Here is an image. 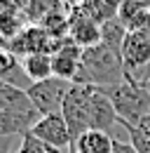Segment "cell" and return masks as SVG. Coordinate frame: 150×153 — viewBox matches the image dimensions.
<instances>
[{"instance_id": "16", "label": "cell", "mask_w": 150, "mask_h": 153, "mask_svg": "<svg viewBox=\"0 0 150 153\" xmlns=\"http://www.w3.org/2000/svg\"><path fill=\"white\" fill-rule=\"evenodd\" d=\"M127 33H129V28L117 19V14H115L112 19H108L106 24H101V42H106L120 57H122V45H124Z\"/></svg>"}, {"instance_id": "4", "label": "cell", "mask_w": 150, "mask_h": 153, "mask_svg": "<svg viewBox=\"0 0 150 153\" xmlns=\"http://www.w3.org/2000/svg\"><path fill=\"white\" fill-rule=\"evenodd\" d=\"M71 87H73V82L52 76V78H47V80L33 82L26 92L31 97L33 106L40 111V115H52V113H61L66 94L71 92Z\"/></svg>"}, {"instance_id": "9", "label": "cell", "mask_w": 150, "mask_h": 153, "mask_svg": "<svg viewBox=\"0 0 150 153\" xmlns=\"http://www.w3.org/2000/svg\"><path fill=\"white\" fill-rule=\"evenodd\" d=\"M80 61H82V47H77L71 38L61 40L52 52V66H54V76L63 78L68 82H75L77 71H80Z\"/></svg>"}, {"instance_id": "26", "label": "cell", "mask_w": 150, "mask_h": 153, "mask_svg": "<svg viewBox=\"0 0 150 153\" xmlns=\"http://www.w3.org/2000/svg\"><path fill=\"white\" fill-rule=\"evenodd\" d=\"M10 2H12V5H17L19 10H26V7H28V0H10Z\"/></svg>"}, {"instance_id": "5", "label": "cell", "mask_w": 150, "mask_h": 153, "mask_svg": "<svg viewBox=\"0 0 150 153\" xmlns=\"http://www.w3.org/2000/svg\"><path fill=\"white\" fill-rule=\"evenodd\" d=\"M122 64L127 78L141 80L150 64V31H129L122 45Z\"/></svg>"}, {"instance_id": "31", "label": "cell", "mask_w": 150, "mask_h": 153, "mask_svg": "<svg viewBox=\"0 0 150 153\" xmlns=\"http://www.w3.org/2000/svg\"><path fill=\"white\" fill-rule=\"evenodd\" d=\"M143 85H146V90H148V94H150V78H146V80H143Z\"/></svg>"}, {"instance_id": "21", "label": "cell", "mask_w": 150, "mask_h": 153, "mask_svg": "<svg viewBox=\"0 0 150 153\" xmlns=\"http://www.w3.org/2000/svg\"><path fill=\"white\" fill-rule=\"evenodd\" d=\"M143 10H146V7H143L138 0H124V2L117 7V19H120L124 26H127V28H129V24L136 19Z\"/></svg>"}, {"instance_id": "7", "label": "cell", "mask_w": 150, "mask_h": 153, "mask_svg": "<svg viewBox=\"0 0 150 153\" xmlns=\"http://www.w3.org/2000/svg\"><path fill=\"white\" fill-rule=\"evenodd\" d=\"M0 111H7L12 115L24 118L26 123H31V127L42 118L40 111L33 106L28 92L21 90V87H14V85H7V82L0 85Z\"/></svg>"}, {"instance_id": "23", "label": "cell", "mask_w": 150, "mask_h": 153, "mask_svg": "<svg viewBox=\"0 0 150 153\" xmlns=\"http://www.w3.org/2000/svg\"><path fill=\"white\" fill-rule=\"evenodd\" d=\"M112 153H138V151L131 146V141H120V139H115V144H112Z\"/></svg>"}, {"instance_id": "11", "label": "cell", "mask_w": 150, "mask_h": 153, "mask_svg": "<svg viewBox=\"0 0 150 153\" xmlns=\"http://www.w3.org/2000/svg\"><path fill=\"white\" fill-rule=\"evenodd\" d=\"M115 125H120V115L115 111V106L101 90H96L94 104H92V125H89V130H99V132L110 134V130Z\"/></svg>"}, {"instance_id": "30", "label": "cell", "mask_w": 150, "mask_h": 153, "mask_svg": "<svg viewBox=\"0 0 150 153\" xmlns=\"http://www.w3.org/2000/svg\"><path fill=\"white\" fill-rule=\"evenodd\" d=\"M138 2H141V5L146 7V10H150V0H138Z\"/></svg>"}, {"instance_id": "20", "label": "cell", "mask_w": 150, "mask_h": 153, "mask_svg": "<svg viewBox=\"0 0 150 153\" xmlns=\"http://www.w3.org/2000/svg\"><path fill=\"white\" fill-rule=\"evenodd\" d=\"M120 125L127 130V137H129L131 146L136 149L138 153H150V139L146 137V134L141 132L136 125H131V123H124V120H120Z\"/></svg>"}, {"instance_id": "22", "label": "cell", "mask_w": 150, "mask_h": 153, "mask_svg": "<svg viewBox=\"0 0 150 153\" xmlns=\"http://www.w3.org/2000/svg\"><path fill=\"white\" fill-rule=\"evenodd\" d=\"M129 31H150V10H143L136 19L131 21Z\"/></svg>"}, {"instance_id": "17", "label": "cell", "mask_w": 150, "mask_h": 153, "mask_svg": "<svg viewBox=\"0 0 150 153\" xmlns=\"http://www.w3.org/2000/svg\"><path fill=\"white\" fill-rule=\"evenodd\" d=\"M31 123H26L24 118L12 115L7 111H0V139H10V137H24L26 132H31Z\"/></svg>"}, {"instance_id": "25", "label": "cell", "mask_w": 150, "mask_h": 153, "mask_svg": "<svg viewBox=\"0 0 150 153\" xmlns=\"http://www.w3.org/2000/svg\"><path fill=\"white\" fill-rule=\"evenodd\" d=\"M61 2H63V5H66V7L71 10V7H80V5L85 2V0H61Z\"/></svg>"}, {"instance_id": "32", "label": "cell", "mask_w": 150, "mask_h": 153, "mask_svg": "<svg viewBox=\"0 0 150 153\" xmlns=\"http://www.w3.org/2000/svg\"><path fill=\"white\" fill-rule=\"evenodd\" d=\"M0 85H2V80H0Z\"/></svg>"}, {"instance_id": "18", "label": "cell", "mask_w": 150, "mask_h": 153, "mask_svg": "<svg viewBox=\"0 0 150 153\" xmlns=\"http://www.w3.org/2000/svg\"><path fill=\"white\" fill-rule=\"evenodd\" d=\"M80 10H82L89 19H94L99 26H101V24H106L108 19H112V17L117 14L110 5L106 2V0H85V2L80 5Z\"/></svg>"}, {"instance_id": "12", "label": "cell", "mask_w": 150, "mask_h": 153, "mask_svg": "<svg viewBox=\"0 0 150 153\" xmlns=\"http://www.w3.org/2000/svg\"><path fill=\"white\" fill-rule=\"evenodd\" d=\"M26 26H28V19H26L24 10H19L10 0H0V38H5L10 42V40L17 38Z\"/></svg>"}, {"instance_id": "3", "label": "cell", "mask_w": 150, "mask_h": 153, "mask_svg": "<svg viewBox=\"0 0 150 153\" xmlns=\"http://www.w3.org/2000/svg\"><path fill=\"white\" fill-rule=\"evenodd\" d=\"M94 94H96V87H92V85H80V82H73L71 92L66 94L61 115H63V120H66V125L71 130V139L73 141L77 137H82V134L89 130V125H92Z\"/></svg>"}, {"instance_id": "19", "label": "cell", "mask_w": 150, "mask_h": 153, "mask_svg": "<svg viewBox=\"0 0 150 153\" xmlns=\"http://www.w3.org/2000/svg\"><path fill=\"white\" fill-rule=\"evenodd\" d=\"M14 153H66V151H61V149H56V146H52V144L38 139L33 132H26L24 137H21L19 149Z\"/></svg>"}, {"instance_id": "1", "label": "cell", "mask_w": 150, "mask_h": 153, "mask_svg": "<svg viewBox=\"0 0 150 153\" xmlns=\"http://www.w3.org/2000/svg\"><path fill=\"white\" fill-rule=\"evenodd\" d=\"M122 80H127L122 57L115 50H110L106 42L82 50V61H80V71H77L75 82L92 85V87H110Z\"/></svg>"}, {"instance_id": "13", "label": "cell", "mask_w": 150, "mask_h": 153, "mask_svg": "<svg viewBox=\"0 0 150 153\" xmlns=\"http://www.w3.org/2000/svg\"><path fill=\"white\" fill-rule=\"evenodd\" d=\"M112 139L108 132H99V130H87L82 137H77L71 146L68 153H112Z\"/></svg>"}, {"instance_id": "14", "label": "cell", "mask_w": 150, "mask_h": 153, "mask_svg": "<svg viewBox=\"0 0 150 153\" xmlns=\"http://www.w3.org/2000/svg\"><path fill=\"white\" fill-rule=\"evenodd\" d=\"M21 66L26 71V76L31 82H40L54 76V66H52V54L49 52H38V54H28L21 59Z\"/></svg>"}, {"instance_id": "15", "label": "cell", "mask_w": 150, "mask_h": 153, "mask_svg": "<svg viewBox=\"0 0 150 153\" xmlns=\"http://www.w3.org/2000/svg\"><path fill=\"white\" fill-rule=\"evenodd\" d=\"M68 10L61 0H28V7L24 10L28 24H42L47 17H52L56 12Z\"/></svg>"}, {"instance_id": "10", "label": "cell", "mask_w": 150, "mask_h": 153, "mask_svg": "<svg viewBox=\"0 0 150 153\" xmlns=\"http://www.w3.org/2000/svg\"><path fill=\"white\" fill-rule=\"evenodd\" d=\"M68 19H71L68 38L73 40L77 47L87 50V47L101 42V26L94 19H89L80 7H71V10H68Z\"/></svg>"}, {"instance_id": "6", "label": "cell", "mask_w": 150, "mask_h": 153, "mask_svg": "<svg viewBox=\"0 0 150 153\" xmlns=\"http://www.w3.org/2000/svg\"><path fill=\"white\" fill-rule=\"evenodd\" d=\"M56 45L59 42L38 24H28L14 40H10V50L21 59L28 57V54H38V52H49L52 54L56 50Z\"/></svg>"}, {"instance_id": "8", "label": "cell", "mask_w": 150, "mask_h": 153, "mask_svg": "<svg viewBox=\"0 0 150 153\" xmlns=\"http://www.w3.org/2000/svg\"><path fill=\"white\" fill-rule=\"evenodd\" d=\"M31 132L35 134L38 139L52 144V146L61 149V151L71 149V144H73V139H71V130H68V125H66V120H63V115H61V113L42 115L35 125H33Z\"/></svg>"}, {"instance_id": "28", "label": "cell", "mask_w": 150, "mask_h": 153, "mask_svg": "<svg viewBox=\"0 0 150 153\" xmlns=\"http://www.w3.org/2000/svg\"><path fill=\"white\" fill-rule=\"evenodd\" d=\"M106 2H108V5H110L112 10H115V12H117V7H120V5H122V2H124V0H106Z\"/></svg>"}, {"instance_id": "2", "label": "cell", "mask_w": 150, "mask_h": 153, "mask_svg": "<svg viewBox=\"0 0 150 153\" xmlns=\"http://www.w3.org/2000/svg\"><path fill=\"white\" fill-rule=\"evenodd\" d=\"M96 90H101L103 94L110 99V104L115 106L120 120H124V123L138 125L150 113V94L146 90V85H143V80L127 78V80H122L117 85L96 87Z\"/></svg>"}, {"instance_id": "29", "label": "cell", "mask_w": 150, "mask_h": 153, "mask_svg": "<svg viewBox=\"0 0 150 153\" xmlns=\"http://www.w3.org/2000/svg\"><path fill=\"white\" fill-rule=\"evenodd\" d=\"M146 78H150V64H148V68L143 71V76H141V80H146Z\"/></svg>"}, {"instance_id": "24", "label": "cell", "mask_w": 150, "mask_h": 153, "mask_svg": "<svg viewBox=\"0 0 150 153\" xmlns=\"http://www.w3.org/2000/svg\"><path fill=\"white\" fill-rule=\"evenodd\" d=\"M136 127H138V130H141V132H143V134H146V137L150 139V113L146 115V118H143V120H141Z\"/></svg>"}, {"instance_id": "27", "label": "cell", "mask_w": 150, "mask_h": 153, "mask_svg": "<svg viewBox=\"0 0 150 153\" xmlns=\"http://www.w3.org/2000/svg\"><path fill=\"white\" fill-rule=\"evenodd\" d=\"M0 153H10V141L7 139H0Z\"/></svg>"}]
</instances>
